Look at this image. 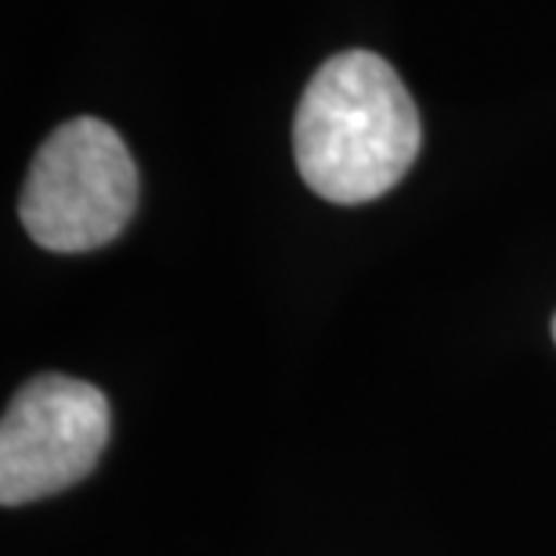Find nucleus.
Segmentation results:
<instances>
[{"mask_svg": "<svg viewBox=\"0 0 556 556\" xmlns=\"http://www.w3.org/2000/svg\"><path fill=\"white\" fill-rule=\"evenodd\" d=\"M419 144L413 94L394 65L372 51L326 59L296 105V170L329 203L358 206L387 195L413 170Z\"/></svg>", "mask_w": 556, "mask_h": 556, "instance_id": "f257e3e1", "label": "nucleus"}, {"mask_svg": "<svg viewBox=\"0 0 556 556\" xmlns=\"http://www.w3.org/2000/svg\"><path fill=\"white\" fill-rule=\"evenodd\" d=\"M138 210V166L105 119L62 124L33 155L18 199L22 228L51 253L109 247Z\"/></svg>", "mask_w": 556, "mask_h": 556, "instance_id": "f03ea898", "label": "nucleus"}, {"mask_svg": "<svg viewBox=\"0 0 556 556\" xmlns=\"http://www.w3.org/2000/svg\"><path fill=\"white\" fill-rule=\"evenodd\" d=\"M109 441V402L70 376H37L11 397L0 427V503L22 506L84 481Z\"/></svg>", "mask_w": 556, "mask_h": 556, "instance_id": "7ed1b4c3", "label": "nucleus"}, {"mask_svg": "<svg viewBox=\"0 0 556 556\" xmlns=\"http://www.w3.org/2000/svg\"><path fill=\"white\" fill-rule=\"evenodd\" d=\"M553 340H556V318H553Z\"/></svg>", "mask_w": 556, "mask_h": 556, "instance_id": "20e7f679", "label": "nucleus"}]
</instances>
